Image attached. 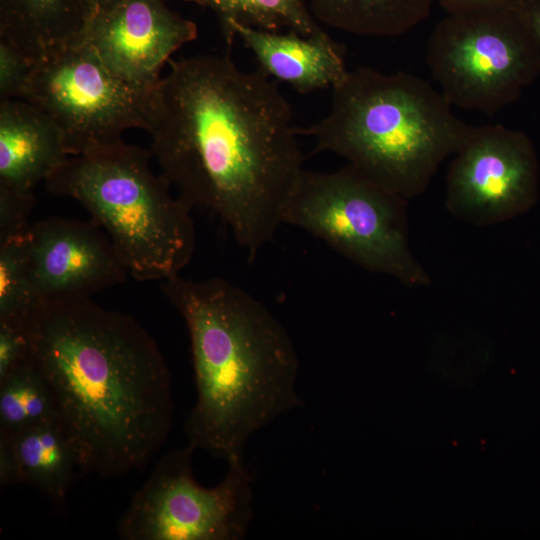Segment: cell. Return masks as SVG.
Returning <instances> with one entry per match:
<instances>
[{
  "mask_svg": "<svg viewBox=\"0 0 540 540\" xmlns=\"http://www.w3.org/2000/svg\"><path fill=\"white\" fill-rule=\"evenodd\" d=\"M34 65L17 46L0 37V101L21 97Z\"/></svg>",
  "mask_w": 540,
  "mask_h": 540,
  "instance_id": "cell-20",
  "label": "cell"
},
{
  "mask_svg": "<svg viewBox=\"0 0 540 540\" xmlns=\"http://www.w3.org/2000/svg\"><path fill=\"white\" fill-rule=\"evenodd\" d=\"M196 449L169 451L133 495L117 523L123 540H242L253 519L252 477L244 458L227 462L214 487L193 475Z\"/></svg>",
  "mask_w": 540,
  "mask_h": 540,
  "instance_id": "cell-7",
  "label": "cell"
},
{
  "mask_svg": "<svg viewBox=\"0 0 540 540\" xmlns=\"http://www.w3.org/2000/svg\"><path fill=\"white\" fill-rule=\"evenodd\" d=\"M449 3L453 6H459V7H496L500 5L505 0H448Z\"/></svg>",
  "mask_w": 540,
  "mask_h": 540,
  "instance_id": "cell-24",
  "label": "cell"
},
{
  "mask_svg": "<svg viewBox=\"0 0 540 540\" xmlns=\"http://www.w3.org/2000/svg\"><path fill=\"white\" fill-rule=\"evenodd\" d=\"M118 1L119 0H89V4H90V21L92 20V18L96 14L108 9L109 7H111L113 4H115ZM90 21H89V23H90Z\"/></svg>",
  "mask_w": 540,
  "mask_h": 540,
  "instance_id": "cell-26",
  "label": "cell"
},
{
  "mask_svg": "<svg viewBox=\"0 0 540 540\" xmlns=\"http://www.w3.org/2000/svg\"><path fill=\"white\" fill-rule=\"evenodd\" d=\"M446 176V209L477 227L514 218L538 197L534 146L501 124L471 126Z\"/></svg>",
  "mask_w": 540,
  "mask_h": 540,
  "instance_id": "cell-10",
  "label": "cell"
},
{
  "mask_svg": "<svg viewBox=\"0 0 540 540\" xmlns=\"http://www.w3.org/2000/svg\"><path fill=\"white\" fill-rule=\"evenodd\" d=\"M331 9L332 22L342 28L374 36L394 35L387 9L396 0H324Z\"/></svg>",
  "mask_w": 540,
  "mask_h": 540,
  "instance_id": "cell-19",
  "label": "cell"
},
{
  "mask_svg": "<svg viewBox=\"0 0 540 540\" xmlns=\"http://www.w3.org/2000/svg\"><path fill=\"white\" fill-rule=\"evenodd\" d=\"M34 204V194L0 188V240L28 233Z\"/></svg>",
  "mask_w": 540,
  "mask_h": 540,
  "instance_id": "cell-21",
  "label": "cell"
},
{
  "mask_svg": "<svg viewBox=\"0 0 540 540\" xmlns=\"http://www.w3.org/2000/svg\"><path fill=\"white\" fill-rule=\"evenodd\" d=\"M169 65L153 92L152 156L179 196L217 214L253 259L304 171L291 107L267 76L226 55Z\"/></svg>",
  "mask_w": 540,
  "mask_h": 540,
  "instance_id": "cell-1",
  "label": "cell"
},
{
  "mask_svg": "<svg viewBox=\"0 0 540 540\" xmlns=\"http://www.w3.org/2000/svg\"><path fill=\"white\" fill-rule=\"evenodd\" d=\"M17 483L22 478L13 438L0 433V488Z\"/></svg>",
  "mask_w": 540,
  "mask_h": 540,
  "instance_id": "cell-23",
  "label": "cell"
},
{
  "mask_svg": "<svg viewBox=\"0 0 540 540\" xmlns=\"http://www.w3.org/2000/svg\"><path fill=\"white\" fill-rule=\"evenodd\" d=\"M27 237L28 233L0 240V321L22 323L36 303Z\"/></svg>",
  "mask_w": 540,
  "mask_h": 540,
  "instance_id": "cell-18",
  "label": "cell"
},
{
  "mask_svg": "<svg viewBox=\"0 0 540 540\" xmlns=\"http://www.w3.org/2000/svg\"><path fill=\"white\" fill-rule=\"evenodd\" d=\"M69 156L46 113L22 99L0 101V188L33 194Z\"/></svg>",
  "mask_w": 540,
  "mask_h": 540,
  "instance_id": "cell-13",
  "label": "cell"
},
{
  "mask_svg": "<svg viewBox=\"0 0 540 540\" xmlns=\"http://www.w3.org/2000/svg\"><path fill=\"white\" fill-rule=\"evenodd\" d=\"M407 200L347 164L333 172H302L282 223L305 230L333 250L411 287L430 277L409 244Z\"/></svg>",
  "mask_w": 540,
  "mask_h": 540,
  "instance_id": "cell-6",
  "label": "cell"
},
{
  "mask_svg": "<svg viewBox=\"0 0 540 540\" xmlns=\"http://www.w3.org/2000/svg\"><path fill=\"white\" fill-rule=\"evenodd\" d=\"M161 288L190 338L196 400L184 425L188 444L226 462L244 458L256 432L302 404L293 341L261 301L228 280L178 275Z\"/></svg>",
  "mask_w": 540,
  "mask_h": 540,
  "instance_id": "cell-3",
  "label": "cell"
},
{
  "mask_svg": "<svg viewBox=\"0 0 540 540\" xmlns=\"http://www.w3.org/2000/svg\"><path fill=\"white\" fill-rule=\"evenodd\" d=\"M222 15L225 28L237 22L278 32L281 27L307 37H329L309 17L300 0H193Z\"/></svg>",
  "mask_w": 540,
  "mask_h": 540,
  "instance_id": "cell-17",
  "label": "cell"
},
{
  "mask_svg": "<svg viewBox=\"0 0 540 540\" xmlns=\"http://www.w3.org/2000/svg\"><path fill=\"white\" fill-rule=\"evenodd\" d=\"M29 343L22 323L0 321V381L28 362Z\"/></svg>",
  "mask_w": 540,
  "mask_h": 540,
  "instance_id": "cell-22",
  "label": "cell"
},
{
  "mask_svg": "<svg viewBox=\"0 0 540 540\" xmlns=\"http://www.w3.org/2000/svg\"><path fill=\"white\" fill-rule=\"evenodd\" d=\"M426 63L452 107L494 114L539 74L540 43L527 17L461 16L431 36Z\"/></svg>",
  "mask_w": 540,
  "mask_h": 540,
  "instance_id": "cell-9",
  "label": "cell"
},
{
  "mask_svg": "<svg viewBox=\"0 0 540 540\" xmlns=\"http://www.w3.org/2000/svg\"><path fill=\"white\" fill-rule=\"evenodd\" d=\"M526 17L540 43V1L530 9Z\"/></svg>",
  "mask_w": 540,
  "mask_h": 540,
  "instance_id": "cell-25",
  "label": "cell"
},
{
  "mask_svg": "<svg viewBox=\"0 0 540 540\" xmlns=\"http://www.w3.org/2000/svg\"><path fill=\"white\" fill-rule=\"evenodd\" d=\"M28 362L51 388L80 473L144 468L173 423L171 375L151 335L91 297L38 301L22 322Z\"/></svg>",
  "mask_w": 540,
  "mask_h": 540,
  "instance_id": "cell-2",
  "label": "cell"
},
{
  "mask_svg": "<svg viewBox=\"0 0 540 540\" xmlns=\"http://www.w3.org/2000/svg\"><path fill=\"white\" fill-rule=\"evenodd\" d=\"M152 157L122 140L69 156L44 183L87 210L141 282L178 276L196 247L193 207L153 172Z\"/></svg>",
  "mask_w": 540,
  "mask_h": 540,
  "instance_id": "cell-5",
  "label": "cell"
},
{
  "mask_svg": "<svg viewBox=\"0 0 540 540\" xmlns=\"http://www.w3.org/2000/svg\"><path fill=\"white\" fill-rule=\"evenodd\" d=\"M22 483L47 496L61 510L80 472L77 449L60 420L25 429L12 436Z\"/></svg>",
  "mask_w": 540,
  "mask_h": 540,
  "instance_id": "cell-15",
  "label": "cell"
},
{
  "mask_svg": "<svg viewBox=\"0 0 540 540\" xmlns=\"http://www.w3.org/2000/svg\"><path fill=\"white\" fill-rule=\"evenodd\" d=\"M154 89L117 76L83 40L35 63L19 99L52 118L75 156L147 131Z\"/></svg>",
  "mask_w": 540,
  "mask_h": 540,
  "instance_id": "cell-8",
  "label": "cell"
},
{
  "mask_svg": "<svg viewBox=\"0 0 540 540\" xmlns=\"http://www.w3.org/2000/svg\"><path fill=\"white\" fill-rule=\"evenodd\" d=\"M28 263L35 302L91 297L123 283L129 271L93 220L50 217L31 225Z\"/></svg>",
  "mask_w": 540,
  "mask_h": 540,
  "instance_id": "cell-11",
  "label": "cell"
},
{
  "mask_svg": "<svg viewBox=\"0 0 540 540\" xmlns=\"http://www.w3.org/2000/svg\"><path fill=\"white\" fill-rule=\"evenodd\" d=\"M228 41L238 35L253 53L259 71L298 93L332 88L347 73L340 46L330 37H307L297 32L279 33L232 22Z\"/></svg>",
  "mask_w": 540,
  "mask_h": 540,
  "instance_id": "cell-14",
  "label": "cell"
},
{
  "mask_svg": "<svg viewBox=\"0 0 540 540\" xmlns=\"http://www.w3.org/2000/svg\"><path fill=\"white\" fill-rule=\"evenodd\" d=\"M471 126L444 95L406 72L356 68L331 88L328 113L298 128L329 151L406 200L421 195Z\"/></svg>",
  "mask_w": 540,
  "mask_h": 540,
  "instance_id": "cell-4",
  "label": "cell"
},
{
  "mask_svg": "<svg viewBox=\"0 0 540 540\" xmlns=\"http://www.w3.org/2000/svg\"><path fill=\"white\" fill-rule=\"evenodd\" d=\"M59 420L54 394L39 371L26 362L0 381V433Z\"/></svg>",
  "mask_w": 540,
  "mask_h": 540,
  "instance_id": "cell-16",
  "label": "cell"
},
{
  "mask_svg": "<svg viewBox=\"0 0 540 540\" xmlns=\"http://www.w3.org/2000/svg\"><path fill=\"white\" fill-rule=\"evenodd\" d=\"M196 38L195 24L160 0H119L96 14L85 34L112 72L143 88L156 87L165 63Z\"/></svg>",
  "mask_w": 540,
  "mask_h": 540,
  "instance_id": "cell-12",
  "label": "cell"
}]
</instances>
